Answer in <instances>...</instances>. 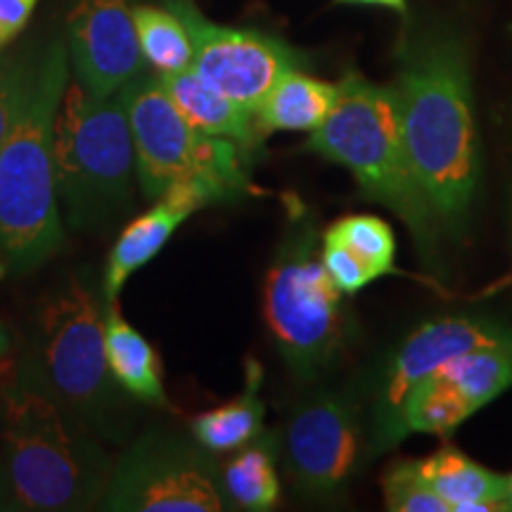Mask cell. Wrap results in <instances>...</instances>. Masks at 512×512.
<instances>
[{
  "label": "cell",
  "instance_id": "obj_1",
  "mask_svg": "<svg viewBox=\"0 0 512 512\" xmlns=\"http://www.w3.org/2000/svg\"><path fill=\"white\" fill-rule=\"evenodd\" d=\"M394 91L420 190L441 233L458 235L479 185V140L463 46L437 31L406 41Z\"/></svg>",
  "mask_w": 512,
  "mask_h": 512
},
{
  "label": "cell",
  "instance_id": "obj_2",
  "mask_svg": "<svg viewBox=\"0 0 512 512\" xmlns=\"http://www.w3.org/2000/svg\"><path fill=\"white\" fill-rule=\"evenodd\" d=\"M0 453L17 508L31 512L98 508L114 467L38 361L17 363L0 382Z\"/></svg>",
  "mask_w": 512,
  "mask_h": 512
},
{
  "label": "cell",
  "instance_id": "obj_3",
  "mask_svg": "<svg viewBox=\"0 0 512 512\" xmlns=\"http://www.w3.org/2000/svg\"><path fill=\"white\" fill-rule=\"evenodd\" d=\"M69 57L60 41L27 64L15 117L0 145V261L31 271L64 242L55 174V124Z\"/></svg>",
  "mask_w": 512,
  "mask_h": 512
},
{
  "label": "cell",
  "instance_id": "obj_4",
  "mask_svg": "<svg viewBox=\"0 0 512 512\" xmlns=\"http://www.w3.org/2000/svg\"><path fill=\"white\" fill-rule=\"evenodd\" d=\"M306 150L347 166L366 197L406 223L425 261L434 259L441 228L413 174L394 88L375 86L366 76L349 74L339 83L337 102L328 119L311 131Z\"/></svg>",
  "mask_w": 512,
  "mask_h": 512
},
{
  "label": "cell",
  "instance_id": "obj_5",
  "mask_svg": "<svg viewBox=\"0 0 512 512\" xmlns=\"http://www.w3.org/2000/svg\"><path fill=\"white\" fill-rule=\"evenodd\" d=\"M264 287V318L280 356L299 380H313L349 339L342 290L323 264V238L304 207L287 214Z\"/></svg>",
  "mask_w": 512,
  "mask_h": 512
},
{
  "label": "cell",
  "instance_id": "obj_6",
  "mask_svg": "<svg viewBox=\"0 0 512 512\" xmlns=\"http://www.w3.org/2000/svg\"><path fill=\"white\" fill-rule=\"evenodd\" d=\"M57 192L69 226H110L131 207L136 150L119 93L93 95L67 83L55 124Z\"/></svg>",
  "mask_w": 512,
  "mask_h": 512
},
{
  "label": "cell",
  "instance_id": "obj_7",
  "mask_svg": "<svg viewBox=\"0 0 512 512\" xmlns=\"http://www.w3.org/2000/svg\"><path fill=\"white\" fill-rule=\"evenodd\" d=\"M38 366L53 392L105 439L124 441L128 396L114 380L105 347V313L81 278L53 292L38 311Z\"/></svg>",
  "mask_w": 512,
  "mask_h": 512
},
{
  "label": "cell",
  "instance_id": "obj_8",
  "mask_svg": "<svg viewBox=\"0 0 512 512\" xmlns=\"http://www.w3.org/2000/svg\"><path fill=\"white\" fill-rule=\"evenodd\" d=\"M136 150V176L147 200H159L171 183L192 178L219 202L249 192L247 155L233 140L197 131L164 91L159 76L138 74L119 91Z\"/></svg>",
  "mask_w": 512,
  "mask_h": 512
},
{
  "label": "cell",
  "instance_id": "obj_9",
  "mask_svg": "<svg viewBox=\"0 0 512 512\" xmlns=\"http://www.w3.org/2000/svg\"><path fill=\"white\" fill-rule=\"evenodd\" d=\"M233 508L204 446L176 434L145 432L114 460L98 510L221 512Z\"/></svg>",
  "mask_w": 512,
  "mask_h": 512
},
{
  "label": "cell",
  "instance_id": "obj_10",
  "mask_svg": "<svg viewBox=\"0 0 512 512\" xmlns=\"http://www.w3.org/2000/svg\"><path fill=\"white\" fill-rule=\"evenodd\" d=\"M166 8L181 17L192 38V69L247 110L256 112L280 76L302 64L280 38L209 22L192 0H166Z\"/></svg>",
  "mask_w": 512,
  "mask_h": 512
},
{
  "label": "cell",
  "instance_id": "obj_11",
  "mask_svg": "<svg viewBox=\"0 0 512 512\" xmlns=\"http://www.w3.org/2000/svg\"><path fill=\"white\" fill-rule=\"evenodd\" d=\"M361 448L356 408L339 394H316L287 420V472L304 496L318 501L342 496L358 472Z\"/></svg>",
  "mask_w": 512,
  "mask_h": 512
},
{
  "label": "cell",
  "instance_id": "obj_12",
  "mask_svg": "<svg viewBox=\"0 0 512 512\" xmlns=\"http://www.w3.org/2000/svg\"><path fill=\"white\" fill-rule=\"evenodd\" d=\"M512 342V328L501 320L477 318V316H448L420 325L384 373V384L380 401L375 408V448L396 446V415L406 394L425 380L427 375L437 373L453 358L467 351L486 347V344Z\"/></svg>",
  "mask_w": 512,
  "mask_h": 512
},
{
  "label": "cell",
  "instance_id": "obj_13",
  "mask_svg": "<svg viewBox=\"0 0 512 512\" xmlns=\"http://www.w3.org/2000/svg\"><path fill=\"white\" fill-rule=\"evenodd\" d=\"M69 57L76 81L100 98L136 79L145 57L126 0H76L69 12Z\"/></svg>",
  "mask_w": 512,
  "mask_h": 512
},
{
  "label": "cell",
  "instance_id": "obj_14",
  "mask_svg": "<svg viewBox=\"0 0 512 512\" xmlns=\"http://www.w3.org/2000/svg\"><path fill=\"white\" fill-rule=\"evenodd\" d=\"M209 204H219L214 192L200 181L183 178V181L171 183L164 190L155 207L128 223L121 230L119 240L114 242L105 275H102V294H105L107 302H117L126 280L150 264L169 245L176 230L195 211L209 207Z\"/></svg>",
  "mask_w": 512,
  "mask_h": 512
},
{
  "label": "cell",
  "instance_id": "obj_15",
  "mask_svg": "<svg viewBox=\"0 0 512 512\" xmlns=\"http://www.w3.org/2000/svg\"><path fill=\"white\" fill-rule=\"evenodd\" d=\"M162 81L164 91L176 102L185 119L190 121L197 131L207 133L214 138L233 140L242 147L249 157L259 147V128H256L254 112L242 107L240 102L230 100L228 95L209 86L195 69L188 67L183 72L157 74Z\"/></svg>",
  "mask_w": 512,
  "mask_h": 512
},
{
  "label": "cell",
  "instance_id": "obj_16",
  "mask_svg": "<svg viewBox=\"0 0 512 512\" xmlns=\"http://www.w3.org/2000/svg\"><path fill=\"white\" fill-rule=\"evenodd\" d=\"M422 475L432 489L448 505V512H498L505 505L508 477L486 470L460 453L458 448L444 446L430 458L418 460Z\"/></svg>",
  "mask_w": 512,
  "mask_h": 512
},
{
  "label": "cell",
  "instance_id": "obj_17",
  "mask_svg": "<svg viewBox=\"0 0 512 512\" xmlns=\"http://www.w3.org/2000/svg\"><path fill=\"white\" fill-rule=\"evenodd\" d=\"M105 347L114 380L131 399L150 403V406H169L157 351L121 316L117 302H107Z\"/></svg>",
  "mask_w": 512,
  "mask_h": 512
},
{
  "label": "cell",
  "instance_id": "obj_18",
  "mask_svg": "<svg viewBox=\"0 0 512 512\" xmlns=\"http://www.w3.org/2000/svg\"><path fill=\"white\" fill-rule=\"evenodd\" d=\"M339 95V83L313 79V76L292 69L256 107L254 119L259 136H271L278 131H316L328 119Z\"/></svg>",
  "mask_w": 512,
  "mask_h": 512
},
{
  "label": "cell",
  "instance_id": "obj_19",
  "mask_svg": "<svg viewBox=\"0 0 512 512\" xmlns=\"http://www.w3.org/2000/svg\"><path fill=\"white\" fill-rule=\"evenodd\" d=\"M261 387H264V368L249 358L242 394L192 420L190 430L197 444L209 453H230L261 437L266 415Z\"/></svg>",
  "mask_w": 512,
  "mask_h": 512
},
{
  "label": "cell",
  "instance_id": "obj_20",
  "mask_svg": "<svg viewBox=\"0 0 512 512\" xmlns=\"http://www.w3.org/2000/svg\"><path fill=\"white\" fill-rule=\"evenodd\" d=\"M475 413V408L444 375L432 373L415 384L401 401L399 415H396V444L408 434L448 437Z\"/></svg>",
  "mask_w": 512,
  "mask_h": 512
},
{
  "label": "cell",
  "instance_id": "obj_21",
  "mask_svg": "<svg viewBox=\"0 0 512 512\" xmlns=\"http://www.w3.org/2000/svg\"><path fill=\"white\" fill-rule=\"evenodd\" d=\"M278 446L271 434H261L247 446L238 448L228 465L223 467L221 482L230 505L242 510L264 512L275 508L280 498L278 467Z\"/></svg>",
  "mask_w": 512,
  "mask_h": 512
},
{
  "label": "cell",
  "instance_id": "obj_22",
  "mask_svg": "<svg viewBox=\"0 0 512 512\" xmlns=\"http://www.w3.org/2000/svg\"><path fill=\"white\" fill-rule=\"evenodd\" d=\"M437 373L463 394L475 411L512 387V342L486 344L453 358Z\"/></svg>",
  "mask_w": 512,
  "mask_h": 512
},
{
  "label": "cell",
  "instance_id": "obj_23",
  "mask_svg": "<svg viewBox=\"0 0 512 512\" xmlns=\"http://www.w3.org/2000/svg\"><path fill=\"white\" fill-rule=\"evenodd\" d=\"M133 22L145 62L155 67L157 74H174L192 67V38L174 10L138 5L133 8Z\"/></svg>",
  "mask_w": 512,
  "mask_h": 512
},
{
  "label": "cell",
  "instance_id": "obj_24",
  "mask_svg": "<svg viewBox=\"0 0 512 512\" xmlns=\"http://www.w3.org/2000/svg\"><path fill=\"white\" fill-rule=\"evenodd\" d=\"M328 233L335 235L337 240H342L351 252L361 256V259L377 273V278L396 273L394 233L392 228H389L382 219H377V216H347V219L330 226Z\"/></svg>",
  "mask_w": 512,
  "mask_h": 512
},
{
  "label": "cell",
  "instance_id": "obj_25",
  "mask_svg": "<svg viewBox=\"0 0 512 512\" xmlns=\"http://www.w3.org/2000/svg\"><path fill=\"white\" fill-rule=\"evenodd\" d=\"M382 494L392 512H448V505L422 475L418 460H396L384 472Z\"/></svg>",
  "mask_w": 512,
  "mask_h": 512
},
{
  "label": "cell",
  "instance_id": "obj_26",
  "mask_svg": "<svg viewBox=\"0 0 512 512\" xmlns=\"http://www.w3.org/2000/svg\"><path fill=\"white\" fill-rule=\"evenodd\" d=\"M323 264L342 294H356L377 280L373 268L328 230L323 235Z\"/></svg>",
  "mask_w": 512,
  "mask_h": 512
},
{
  "label": "cell",
  "instance_id": "obj_27",
  "mask_svg": "<svg viewBox=\"0 0 512 512\" xmlns=\"http://www.w3.org/2000/svg\"><path fill=\"white\" fill-rule=\"evenodd\" d=\"M24 72H27V64L0 55V145H3L10 121L15 117Z\"/></svg>",
  "mask_w": 512,
  "mask_h": 512
},
{
  "label": "cell",
  "instance_id": "obj_28",
  "mask_svg": "<svg viewBox=\"0 0 512 512\" xmlns=\"http://www.w3.org/2000/svg\"><path fill=\"white\" fill-rule=\"evenodd\" d=\"M41 0H0V50L22 34Z\"/></svg>",
  "mask_w": 512,
  "mask_h": 512
},
{
  "label": "cell",
  "instance_id": "obj_29",
  "mask_svg": "<svg viewBox=\"0 0 512 512\" xmlns=\"http://www.w3.org/2000/svg\"><path fill=\"white\" fill-rule=\"evenodd\" d=\"M0 505L5 510H19L15 498L10 494V486H8V477H5V467H3V453H0Z\"/></svg>",
  "mask_w": 512,
  "mask_h": 512
},
{
  "label": "cell",
  "instance_id": "obj_30",
  "mask_svg": "<svg viewBox=\"0 0 512 512\" xmlns=\"http://www.w3.org/2000/svg\"><path fill=\"white\" fill-rule=\"evenodd\" d=\"M339 3H366V5H384V8H392L403 12L406 8V0H339Z\"/></svg>",
  "mask_w": 512,
  "mask_h": 512
},
{
  "label": "cell",
  "instance_id": "obj_31",
  "mask_svg": "<svg viewBox=\"0 0 512 512\" xmlns=\"http://www.w3.org/2000/svg\"><path fill=\"white\" fill-rule=\"evenodd\" d=\"M8 273V266L3 264V261H0V280H3V275ZM8 347H10V339H8V332H5V328H3V323H0V356L5 354V351H8Z\"/></svg>",
  "mask_w": 512,
  "mask_h": 512
},
{
  "label": "cell",
  "instance_id": "obj_32",
  "mask_svg": "<svg viewBox=\"0 0 512 512\" xmlns=\"http://www.w3.org/2000/svg\"><path fill=\"white\" fill-rule=\"evenodd\" d=\"M505 505L512 510V475L508 477V484H505Z\"/></svg>",
  "mask_w": 512,
  "mask_h": 512
}]
</instances>
